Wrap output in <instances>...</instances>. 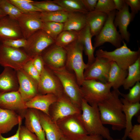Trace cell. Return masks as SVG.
<instances>
[{"instance_id":"1","label":"cell","mask_w":140,"mask_h":140,"mask_svg":"<svg viewBox=\"0 0 140 140\" xmlns=\"http://www.w3.org/2000/svg\"><path fill=\"white\" fill-rule=\"evenodd\" d=\"M120 93L118 89H113L108 98L97 105L102 123L110 125L114 130L121 131L125 126Z\"/></svg>"},{"instance_id":"2","label":"cell","mask_w":140,"mask_h":140,"mask_svg":"<svg viewBox=\"0 0 140 140\" xmlns=\"http://www.w3.org/2000/svg\"><path fill=\"white\" fill-rule=\"evenodd\" d=\"M81 108L79 118L88 134L99 135L107 140H113L109 129L102 122L97 105L91 106L83 99Z\"/></svg>"},{"instance_id":"3","label":"cell","mask_w":140,"mask_h":140,"mask_svg":"<svg viewBox=\"0 0 140 140\" xmlns=\"http://www.w3.org/2000/svg\"><path fill=\"white\" fill-rule=\"evenodd\" d=\"M64 48L67 54L65 67L74 74L77 83L80 86L84 80V71L87 67L83 59V46L77 40Z\"/></svg>"},{"instance_id":"4","label":"cell","mask_w":140,"mask_h":140,"mask_svg":"<svg viewBox=\"0 0 140 140\" xmlns=\"http://www.w3.org/2000/svg\"><path fill=\"white\" fill-rule=\"evenodd\" d=\"M51 69L60 81L64 94L75 105L81 109L83 98L80 86L74 74L65 67Z\"/></svg>"},{"instance_id":"5","label":"cell","mask_w":140,"mask_h":140,"mask_svg":"<svg viewBox=\"0 0 140 140\" xmlns=\"http://www.w3.org/2000/svg\"><path fill=\"white\" fill-rule=\"evenodd\" d=\"M122 42V45L111 51L99 49L96 51L95 55L110 61H114L121 68L128 70L129 66L140 57V48H139L136 51H132L127 47L124 41Z\"/></svg>"},{"instance_id":"6","label":"cell","mask_w":140,"mask_h":140,"mask_svg":"<svg viewBox=\"0 0 140 140\" xmlns=\"http://www.w3.org/2000/svg\"><path fill=\"white\" fill-rule=\"evenodd\" d=\"M83 99L91 106L98 105L111 94V84L93 80H84L80 86Z\"/></svg>"},{"instance_id":"7","label":"cell","mask_w":140,"mask_h":140,"mask_svg":"<svg viewBox=\"0 0 140 140\" xmlns=\"http://www.w3.org/2000/svg\"><path fill=\"white\" fill-rule=\"evenodd\" d=\"M24 50L8 47L0 43V65L17 71L32 59Z\"/></svg>"},{"instance_id":"8","label":"cell","mask_w":140,"mask_h":140,"mask_svg":"<svg viewBox=\"0 0 140 140\" xmlns=\"http://www.w3.org/2000/svg\"><path fill=\"white\" fill-rule=\"evenodd\" d=\"M116 12L115 10L108 14V18L104 26L95 38L93 46L95 48L107 42L111 43L116 48L122 46L123 39L114 23Z\"/></svg>"},{"instance_id":"9","label":"cell","mask_w":140,"mask_h":140,"mask_svg":"<svg viewBox=\"0 0 140 140\" xmlns=\"http://www.w3.org/2000/svg\"><path fill=\"white\" fill-rule=\"evenodd\" d=\"M39 94H54L57 97L64 94L60 81L53 72L45 65L38 83Z\"/></svg>"},{"instance_id":"10","label":"cell","mask_w":140,"mask_h":140,"mask_svg":"<svg viewBox=\"0 0 140 140\" xmlns=\"http://www.w3.org/2000/svg\"><path fill=\"white\" fill-rule=\"evenodd\" d=\"M81 113V109L75 105L64 93L58 97L49 110V116L55 123L65 117Z\"/></svg>"},{"instance_id":"11","label":"cell","mask_w":140,"mask_h":140,"mask_svg":"<svg viewBox=\"0 0 140 140\" xmlns=\"http://www.w3.org/2000/svg\"><path fill=\"white\" fill-rule=\"evenodd\" d=\"M27 40L24 50L32 58L41 55L46 49L55 43V40L42 29L36 32Z\"/></svg>"},{"instance_id":"12","label":"cell","mask_w":140,"mask_h":140,"mask_svg":"<svg viewBox=\"0 0 140 140\" xmlns=\"http://www.w3.org/2000/svg\"><path fill=\"white\" fill-rule=\"evenodd\" d=\"M79 114L67 116L56 122L63 135L71 140H77L88 135L79 118Z\"/></svg>"},{"instance_id":"13","label":"cell","mask_w":140,"mask_h":140,"mask_svg":"<svg viewBox=\"0 0 140 140\" xmlns=\"http://www.w3.org/2000/svg\"><path fill=\"white\" fill-rule=\"evenodd\" d=\"M110 62L105 58L96 57L94 61L85 70L84 80H93L107 83Z\"/></svg>"},{"instance_id":"14","label":"cell","mask_w":140,"mask_h":140,"mask_svg":"<svg viewBox=\"0 0 140 140\" xmlns=\"http://www.w3.org/2000/svg\"><path fill=\"white\" fill-rule=\"evenodd\" d=\"M40 12L23 13L17 19L24 38L27 39L36 32L42 29L43 22L40 18Z\"/></svg>"},{"instance_id":"15","label":"cell","mask_w":140,"mask_h":140,"mask_svg":"<svg viewBox=\"0 0 140 140\" xmlns=\"http://www.w3.org/2000/svg\"><path fill=\"white\" fill-rule=\"evenodd\" d=\"M41 55L45 65L50 69L65 67L67 54L64 47L54 44L46 49Z\"/></svg>"},{"instance_id":"16","label":"cell","mask_w":140,"mask_h":140,"mask_svg":"<svg viewBox=\"0 0 140 140\" xmlns=\"http://www.w3.org/2000/svg\"><path fill=\"white\" fill-rule=\"evenodd\" d=\"M26 102L18 90L0 92V108L18 112L23 118L28 108Z\"/></svg>"},{"instance_id":"17","label":"cell","mask_w":140,"mask_h":140,"mask_svg":"<svg viewBox=\"0 0 140 140\" xmlns=\"http://www.w3.org/2000/svg\"><path fill=\"white\" fill-rule=\"evenodd\" d=\"M16 72L19 85L18 91L26 102L39 94L38 83L23 69Z\"/></svg>"},{"instance_id":"18","label":"cell","mask_w":140,"mask_h":140,"mask_svg":"<svg viewBox=\"0 0 140 140\" xmlns=\"http://www.w3.org/2000/svg\"><path fill=\"white\" fill-rule=\"evenodd\" d=\"M24 38L17 20L7 16L0 19V41Z\"/></svg>"},{"instance_id":"19","label":"cell","mask_w":140,"mask_h":140,"mask_svg":"<svg viewBox=\"0 0 140 140\" xmlns=\"http://www.w3.org/2000/svg\"><path fill=\"white\" fill-rule=\"evenodd\" d=\"M25 126L36 136L39 140H47L40 122L39 110L27 108L24 114Z\"/></svg>"},{"instance_id":"20","label":"cell","mask_w":140,"mask_h":140,"mask_svg":"<svg viewBox=\"0 0 140 140\" xmlns=\"http://www.w3.org/2000/svg\"><path fill=\"white\" fill-rule=\"evenodd\" d=\"M134 18L129 11V6L126 4L121 11L116 12L114 23L115 26L118 27L119 32L123 40L128 43L130 34L128 31V26Z\"/></svg>"},{"instance_id":"21","label":"cell","mask_w":140,"mask_h":140,"mask_svg":"<svg viewBox=\"0 0 140 140\" xmlns=\"http://www.w3.org/2000/svg\"><path fill=\"white\" fill-rule=\"evenodd\" d=\"M19 87L16 71L9 67H4L0 74V92L18 91Z\"/></svg>"},{"instance_id":"22","label":"cell","mask_w":140,"mask_h":140,"mask_svg":"<svg viewBox=\"0 0 140 140\" xmlns=\"http://www.w3.org/2000/svg\"><path fill=\"white\" fill-rule=\"evenodd\" d=\"M58 97L52 94H38L26 102L28 108L38 110L49 116L50 106L57 100Z\"/></svg>"},{"instance_id":"23","label":"cell","mask_w":140,"mask_h":140,"mask_svg":"<svg viewBox=\"0 0 140 140\" xmlns=\"http://www.w3.org/2000/svg\"><path fill=\"white\" fill-rule=\"evenodd\" d=\"M39 111L40 122L47 140H60L63 135L56 123L48 115Z\"/></svg>"},{"instance_id":"24","label":"cell","mask_w":140,"mask_h":140,"mask_svg":"<svg viewBox=\"0 0 140 140\" xmlns=\"http://www.w3.org/2000/svg\"><path fill=\"white\" fill-rule=\"evenodd\" d=\"M92 37L89 28L87 24L78 33L77 40L82 45L83 51L87 56V66L92 64L96 58L94 55L95 48L93 46L92 42Z\"/></svg>"},{"instance_id":"25","label":"cell","mask_w":140,"mask_h":140,"mask_svg":"<svg viewBox=\"0 0 140 140\" xmlns=\"http://www.w3.org/2000/svg\"><path fill=\"white\" fill-rule=\"evenodd\" d=\"M105 13L94 11L86 14L87 24L92 37L97 35L104 26L108 18Z\"/></svg>"},{"instance_id":"26","label":"cell","mask_w":140,"mask_h":140,"mask_svg":"<svg viewBox=\"0 0 140 140\" xmlns=\"http://www.w3.org/2000/svg\"><path fill=\"white\" fill-rule=\"evenodd\" d=\"M19 115L16 111L0 108V133H6L18 124Z\"/></svg>"},{"instance_id":"27","label":"cell","mask_w":140,"mask_h":140,"mask_svg":"<svg viewBox=\"0 0 140 140\" xmlns=\"http://www.w3.org/2000/svg\"><path fill=\"white\" fill-rule=\"evenodd\" d=\"M123 104V111L125 117V126L124 135L122 140H126L133 125L132 123L133 117L138 113L140 110L139 102L131 103L123 98L120 99Z\"/></svg>"},{"instance_id":"28","label":"cell","mask_w":140,"mask_h":140,"mask_svg":"<svg viewBox=\"0 0 140 140\" xmlns=\"http://www.w3.org/2000/svg\"><path fill=\"white\" fill-rule=\"evenodd\" d=\"M110 64L107 83L111 84L113 89H118L123 85L128 71L120 68L114 61H111Z\"/></svg>"},{"instance_id":"29","label":"cell","mask_w":140,"mask_h":140,"mask_svg":"<svg viewBox=\"0 0 140 140\" xmlns=\"http://www.w3.org/2000/svg\"><path fill=\"white\" fill-rule=\"evenodd\" d=\"M87 24L86 14L79 12H68L67 20L64 23L63 31L79 32Z\"/></svg>"},{"instance_id":"30","label":"cell","mask_w":140,"mask_h":140,"mask_svg":"<svg viewBox=\"0 0 140 140\" xmlns=\"http://www.w3.org/2000/svg\"><path fill=\"white\" fill-rule=\"evenodd\" d=\"M128 74L123 86L124 89H129L140 81V57L128 69Z\"/></svg>"},{"instance_id":"31","label":"cell","mask_w":140,"mask_h":140,"mask_svg":"<svg viewBox=\"0 0 140 140\" xmlns=\"http://www.w3.org/2000/svg\"><path fill=\"white\" fill-rule=\"evenodd\" d=\"M53 1L68 12H79L86 14L88 12L81 0H54Z\"/></svg>"},{"instance_id":"32","label":"cell","mask_w":140,"mask_h":140,"mask_svg":"<svg viewBox=\"0 0 140 140\" xmlns=\"http://www.w3.org/2000/svg\"><path fill=\"white\" fill-rule=\"evenodd\" d=\"M68 12L59 11L50 12L42 11L40 17L43 22H52L64 23L67 20Z\"/></svg>"},{"instance_id":"33","label":"cell","mask_w":140,"mask_h":140,"mask_svg":"<svg viewBox=\"0 0 140 140\" xmlns=\"http://www.w3.org/2000/svg\"><path fill=\"white\" fill-rule=\"evenodd\" d=\"M79 32L63 31L57 37L55 40L54 44L64 47L77 40Z\"/></svg>"},{"instance_id":"34","label":"cell","mask_w":140,"mask_h":140,"mask_svg":"<svg viewBox=\"0 0 140 140\" xmlns=\"http://www.w3.org/2000/svg\"><path fill=\"white\" fill-rule=\"evenodd\" d=\"M63 28L64 23L46 22H43L42 29L55 40Z\"/></svg>"},{"instance_id":"35","label":"cell","mask_w":140,"mask_h":140,"mask_svg":"<svg viewBox=\"0 0 140 140\" xmlns=\"http://www.w3.org/2000/svg\"><path fill=\"white\" fill-rule=\"evenodd\" d=\"M32 4L42 12L65 11L63 8L55 3L53 1H34Z\"/></svg>"},{"instance_id":"36","label":"cell","mask_w":140,"mask_h":140,"mask_svg":"<svg viewBox=\"0 0 140 140\" xmlns=\"http://www.w3.org/2000/svg\"><path fill=\"white\" fill-rule=\"evenodd\" d=\"M129 93L124 94L120 93V95L128 102L131 103L139 102L140 101V82H137L130 88Z\"/></svg>"},{"instance_id":"37","label":"cell","mask_w":140,"mask_h":140,"mask_svg":"<svg viewBox=\"0 0 140 140\" xmlns=\"http://www.w3.org/2000/svg\"><path fill=\"white\" fill-rule=\"evenodd\" d=\"M115 10H116L113 0H98L95 11L108 15Z\"/></svg>"},{"instance_id":"38","label":"cell","mask_w":140,"mask_h":140,"mask_svg":"<svg viewBox=\"0 0 140 140\" xmlns=\"http://www.w3.org/2000/svg\"><path fill=\"white\" fill-rule=\"evenodd\" d=\"M32 59L28 61L24 65L22 69L38 83L40 79V74L33 65Z\"/></svg>"},{"instance_id":"39","label":"cell","mask_w":140,"mask_h":140,"mask_svg":"<svg viewBox=\"0 0 140 140\" xmlns=\"http://www.w3.org/2000/svg\"><path fill=\"white\" fill-rule=\"evenodd\" d=\"M1 43L4 45L14 48H20L22 47L24 48L26 46L27 40L23 38L6 40Z\"/></svg>"},{"instance_id":"40","label":"cell","mask_w":140,"mask_h":140,"mask_svg":"<svg viewBox=\"0 0 140 140\" xmlns=\"http://www.w3.org/2000/svg\"><path fill=\"white\" fill-rule=\"evenodd\" d=\"M19 140H39L34 133L29 131L25 126L21 125L19 132Z\"/></svg>"},{"instance_id":"41","label":"cell","mask_w":140,"mask_h":140,"mask_svg":"<svg viewBox=\"0 0 140 140\" xmlns=\"http://www.w3.org/2000/svg\"><path fill=\"white\" fill-rule=\"evenodd\" d=\"M23 13H29L42 11L34 5L32 3H26L14 5Z\"/></svg>"},{"instance_id":"42","label":"cell","mask_w":140,"mask_h":140,"mask_svg":"<svg viewBox=\"0 0 140 140\" xmlns=\"http://www.w3.org/2000/svg\"><path fill=\"white\" fill-rule=\"evenodd\" d=\"M126 3L129 6L131 9L130 13L134 18L135 15L140 10V0H124Z\"/></svg>"},{"instance_id":"43","label":"cell","mask_w":140,"mask_h":140,"mask_svg":"<svg viewBox=\"0 0 140 140\" xmlns=\"http://www.w3.org/2000/svg\"><path fill=\"white\" fill-rule=\"evenodd\" d=\"M32 60L33 65L40 74L45 66L41 55L34 57L32 58Z\"/></svg>"},{"instance_id":"44","label":"cell","mask_w":140,"mask_h":140,"mask_svg":"<svg viewBox=\"0 0 140 140\" xmlns=\"http://www.w3.org/2000/svg\"><path fill=\"white\" fill-rule=\"evenodd\" d=\"M131 140H140V124H137L133 126L128 134V137Z\"/></svg>"},{"instance_id":"45","label":"cell","mask_w":140,"mask_h":140,"mask_svg":"<svg viewBox=\"0 0 140 140\" xmlns=\"http://www.w3.org/2000/svg\"><path fill=\"white\" fill-rule=\"evenodd\" d=\"M10 3V13L9 16L11 18L17 20L23 13L16 6Z\"/></svg>"},{"instance_id":"46","label":"cell","mask_w":140,"mask_h":140,"mask_svg":"<svg viewBox=\"0 0 140 140\" xmlns=\"http://www.w3.org/2000/svg\"><path fill=\"white\" fill-rule=\"evenodd\" d=\"M85 8L88 12L95 10L98 0H81Z\"/></svg>"},{"instance_id":"47","label":"cell","mask_w":140,"mask_h":140,"mask_svg":"<svg viewBox=\"0 0 140 140\" xmlns=\"http://www.w3.org/2000/svg\"><path fill=\"white\" fill-rule=\"evenodd\" d=\"M23 117L19 115L18 127L16 133L13 136L8 137H5L0 133V140H19V132L20 129L22 125Z\"/></svg>"},{"instance_id":"48","label":"cell","mask_w":140,"mask_h":140,"mask_svg":"<svg viewBox=\"0 0 140 140\" xmlns=\"http://www.w3.org/2000/svg\"><path fill=\"white\" fill-rule=\"evenodd\" d=\"M10 3L8 0H1L0 8L8 16L10 13Z\"/></svg>"},{"instance_id":"49","label":"cell","mask_w":140,"mask_h":140,"mask_svg":"<svg viewBox=\"0 0 140 140\" xmlns=\"http://www.w3.org/2000/svg\"><path fill=\"white\" fill-rule=\"evenodd\" d=\"M103 138L99 135L88 134L82 136L77 140H103Z\"/></svg>"},{"instance_id":"50","label":"cell","mask_w":140,"mask_h":140,"mask_svg":"<svg viewBox=\"0 0 140 140\" xmlns=\"http://www.w3.org/2000/svg\"><path fill=\"white\" fill-rule=\"evenodd\" d=\"M115 10L118 11L121 10L124 8L126 3L124 0H113Z\"/></svg>"},{"instance_id":"51","label":"cell","mask_w":140,"mask_h":140,"mask_svg":"<svg viewBox=\"0 0 140 140\" xmlns=\"http://www.w3.org/2000/svg\"><path fill=\"white\" fill-rule=\"evenodd\" d=\"M8 1L13 5L26 3H33L34 2L31 0H8Z\"/></svg>"},{"instance_id":"52","label":"cell","mask_w":140,"mask_h":140,"mask_svg":"<svg viewBox=\"0 0 140 140\" xmlns=\"http://www.w3.org/2000/svg\"><path fill=\"white\" fill-rule=\"evenodd\" d=\"M7 16L0 8V19Z\"/></svg>"},{"instance_id":"53","label":"cell","mask_w":140,"mask_h":140,"mask_svg":"<svg viewBox=\"0 0 140 140\" xmlns=\"http://www.w3.org/2000/svg\"><path fill=\"white\" fill-rule=\"evenodd\" d=\"M60 140H71L63 136Z\"/></svg>"},{"instance_id":"54","label":"cell","mask_w":140,"mask_h":140,"mask_svg":"<svg viewBox=\"0 0 140 140\" xmlns=\"http://www.w3.org/2000/svg\"><path fill=\"white\" fill-rule=\"evenodd\" d=\"M113 140H121V139H113Z\"/></svg>"},{"instance_id":"55","label":"cell","mask_w":140,"mask_h":140,"mask_svg":"<svg viewBox=\"0 0 140 140\" xmlns=\"http://www.w3.org/2000/svg\"></svg>"}]
</instances>
